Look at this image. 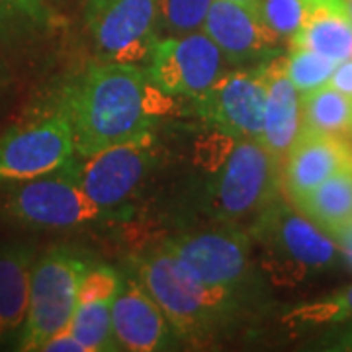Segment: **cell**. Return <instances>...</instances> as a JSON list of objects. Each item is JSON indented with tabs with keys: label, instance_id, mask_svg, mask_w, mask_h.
<instances>
[{
	"label": "cell",
	"instance_id": "cell-1",
	"mask_svg": "<svg viewBox=\"0 0 352 352\" xmlns=\"http://www.w3.org/2000/svg\"><path fill=\"white\" fill-rule=\"evenodd\" d=\"M57 98L71 122L75 153L87 157L155 131L164 96L141 65L98 63L69 80Z\"/></svg>",
	"mask_w": 352,
	"mask_h": 352
},
{
	"label": "cell",
	"instance_id": "cell-2",
	"mask_svg": "<svg viewBox=\"0 0 352 352\" xmlns=\"http://www.w3.org/2000/svg\"><path fill=\"white\" fill-rule=\"evenodd\" d=\"M196 212L212 223L249 227L282 196L280 163L261 141L210 127L196 143Z\"/></svg>",
	"mask_w": 352,
	"mask_h": 352
},
{
	"label": "cell",
	"instance_id": "cell-3",
	"mask_svg": "<svg viewBox=\"0 0 352 352\" xmlns=\"http://www.w3.org/2000/svg\"><path fill=\"white\" fill-rule=\"evenodd\" d=\"M126 270L138 278L178 337L190 344L212 342L237 327L256 300L235 289L194 280L163 247L133 254Z\"/></svg>",
	"mask_w": 352,
	"mask_h": 352
},
{
	"label": "cell",
	"instance_id": "cell-4",
	"mask_svg": "<svg viewBox=\"0 0 352 352\" xmlns=\"http://www.w3.org/2000/svg\"><path fill=\"white\" fill-rule=\"evenodd\" d=\"M247 229L256 266L274 286H302L342 264L337 243L288 200L278 198Z\"/></svg>",
	"mask_w": 352,
	"mask_h": 352
},
{
	"label": "cell",
	"instance_id": "cell-5",
	"mask_svg": "<svg viewBox=\"0 0 352 352\" xmlns=\"http://www.w3.org/2000/svg\"><path fill=\"white\" fill-rule=\"evenodd\" d=\"M71 161L53 173L8 186L0 201L2 217L30 229L65 231L116 223L133 214V208L110 210L90 200L76 182Z\"/></svg>",
	"mask_w": 352,
	"mask_h": 352
},
{
	"label": "cell",
	"instance_id": "cell-6",
	"mask_svg": "<svg viewBox=\"0 0 352 352\" xmlns=\"http://www.w3.org/2000/svg\"><path fill=\"white\" fill-rule=\"evenodd\" d=\"M163 249L190 276L208 286H219L258 298V266L249 229L233 223L178 233Z\"/></svg>",
	"mask_w": 352,
	"mask_h": 352
},
{
	"label": "cell",
	"instance_id": "cell-7",
	"mask_svg": "<svg viewBox=\"0 0 352 352\" xmlns=\"http://www.w3.org/2000/svg\"><path fill=\"white\" fill-rule=\"evenodd\" d=\"M94 258L71 245H53L38 254L32 284L24 337L18 351H39L45 340L69 327L75 314L78 286Z\"/></svg>",
	"mask_w": 352,
	"mask_h": 352
},
{
	"label": "cell",
	"instance_id": "cell-8",
	"mask_svg": "<svg viewBox=\"0 0 352 352\" xmlns=\"http://www.w3.org/2000/svg\"><path fill=\"white\" fill-rule=\"evenodd\" d=\"M75 155L71 122L55 96L0 135V186L53 173Z\"/></svg>",
	"mask_w": 352,
	"mask_h": 352
},
{
	"label": "cell",
	"instance_id": "cell-9",
	"mask_svg": "<svg viewBox=\"0 0 352 352\" xmlns=\"http://www.w3.org/2000/svg\"><path fill=\"white\" fill-rule=\"evenodd\" d=\"M82 20L100 61L149 63L159 36L155 0H82Z\"/></svg>",
	"mask_w": 352,
	"mask_h": 352
},
{
	"label": "cell",
	"instance_id": "cell-10",
	"mask_svg": "<svg viewBox=\"0 0 352 352\" xmlns=\"http://www.w3.org/2000/svg\"><path fill=\"white\" fill-rule=\"evenodd\" d=\"M155 164V131L118 143L87 157L75 155L71 166L76 182L102 208H129Z\"/></svg>",
	"mask_w": 352,
	"mask_h": 352
},
{
	"label": "cell",
	"instance_id": "cell-11",
	"mask_svg": "<svg viewBox=\"0 0 352 352\" xmlns=\"http://www.w3.org/2000/svg\"><path fill=\"white\" fill-rule=\"evenodd\" d=\"M227 67L219 47L198 30L159 39L145 71L164 96L192 100L212 87Z\"/></svg>",
	"mask_w": 352,
	"mask_h": 352
},
{
	"label": "cell",
	"instance_id": "cell-12",
	"mask_svg": "<svg viewBox=\"0 0 352 352\" xmlns=\"http://www.w3.org/2000/svg\"><path fill=\"white\" fill-rule=\"evenodd\" d=\"M192 102L206 126L233 138L261 141L266 106L264 65L227 69Z\"/></svg>",
	"mask_w": 352,
	"mask_h": 352
},
{
	"label": "cell",
	"instance_id": "cell-13",
	"mask_svg": "<svg viewBox=\"0 0 352 352\" xmlns=\"http://www.w3.org/2000/svg\"><path fill=\"white\" fill-rule=\"evenodd\" d=\"M201 32L219 47L229 67H258L280 55L276 34L252 6L233 0H212Z\"/></svg>",
	"mask_w": 352,
	"mask_h": 352
},
{
	"label": "cell",
	"instance_id": "cell-14",
	"mask_svg": "<svg viewBox=\"0 0 352 352\" xmlns=\"http://www.w3.org/2000/svg\"><path fill=\"white\" fill-rule=\"evenodd\" d=\"M112 331L120 351L127 352L176 351L184 342L159 303L127 270L112 303Z\"/></svg>",
	"mask_w": 352,
	"mask_h": 352
},
{
	"label": "cell",
	"instance_id": "cell-15",
	"mask_svg": "<svg viewBox=\"0 0 352 352\" xmlns=\"http://www.w3.org/2000/svg\"><path fill=\"white\" fill-rule=\"evenodd\" d=\"M352 164V145L346 138L302 127L280 166L282 194L294 201L327 178Z\"/></svg>",
	"mask_w": 352,
	"mask_h": 352
},
{
	"label": "cell",
	"instance_id": "cell-16",
	"mask_svg": "<svg viewBox=\"0 0 352 352\" xmlns=\"http://www.w3.org/2000/svg\"><path fill=\"white\" fill-rule=\"evenodd\" d=\"M122 280L124 270L96 261L80 280L69 329L88 352L120 351L112 331V303L122 288Z\"/></svg>",
	"mask_w": 352,
	"mask_h": 352
},
{
	"label": "cell",
	"instance_id": "cell-17",
	"mask_svg": "<svg viewBox=\"0 0 352 352\" xmlns=\"http://www.w3.org/2000/svg\"><path fill=\"white\" fill-rule=\"evenodd\" d=\"M36 258L38 247L32 241L0 239V349H20Z\"/></svg>",
	"mask_w": 352,
	"mask_h": 352
},
{
	"label": "cell",
	"instance_id": "cell-18",
	"mask_svg": "<svg viewBox=\"0 0 352 352\" xmlns=\"http://www.w3.org/2000/svg\"><path fill=\"white\" fill-rule=\"evenodd\" d=\"M266 80V106L261 143L276 159L280 166L289 147L302 131V104L300 92L289 82L284 71V55L264 63Z\"/></svg>",
	"mask_w": 352,
	"mask_h": 352
},
{
	"label": "cell",
	"instance_id": "cell-19",
	"mask_svg": "<svg viewBox=\"0 0 352 352\" xmlns=\"http://www.w3.org/2000/svg\"><path fill=\"white\" fill-rule=\"evenodd\" d=\"M289 47L321 53L335 63L352 57V22L342 0H311Z\"/></svg>",
	"mask_w": 352,
	"mask_h": 352
},
{
	"label": "cell",
	"instance_id": "cell-20",
	"mask_svg": "<svg viewBox=\"0 0 352 352\" xmlns=\"http://www.w3.org/2000/svg\"><path fill=\"white\" fill-rule=\"evenodd\" d=\"M65 25L63 12L47 0H0V47L36 50Z\"/></svg>",
	"mask_w": 352,
	"mask_h": 352
},
{
	"label": "cell",
	"instance_id": "cell-21",
	"mask_svg": "<svg viewBox=\"0 0 352 352\" xmlns=\"http://www.w3.org/2000/svg\"><path fill=\"white\" fill-rule=\"evenodd\" d=\"M300 214L327 235L352 223V164L327 178L319 186L289 201Z\"/></svg>",
	"mask_w": 352,
	"mask_h": 352
},
{
	"label": "cell",
	"instance_id": "cell-22",
	"mask_svg": "<svg viewBox=\"0 0 352 352\" xmlns=\"http://www.w3.org/2000/svg\"><path fill=\"white\" fill-rule=\"evenodd\" d=\"M302 127L325 131L340 138L352 135V96L331 85L300 94Z\"/></svg>",
	"mask_w": 352,
	"mask_h": 352
},
{
	"label": "cell",
	"instance_id": "cell-23",
	"mask_svg": "<svg viewBox=\"0 0 352 352\" xmlns=\"http://www.w3.org/2000/svg\"><path fill=\"white\" fill-rule=\"evenodd\" d=\"M280 323L289 331L331 329L342 323H352V284L335 289L319 300L289 307L280 317Z\"/></svg>",
	"mask_w": 352,
	"mask_h": 352
},
{
	"label": "cell",
	"instance_id": "cell-24",
	"mask_svg": "<svg viewBox=\"0 0 352 352\" xmlns=\"http://www.w3.org/2000/svg\"><path fill=\"white\" fill-rule=\"evenodd\" d=\"M337 63L321 53L302 47H289L284 55V71L300 94L327 85Z\"/></svg>",
	"mask_w": 352,
	"mask_h": 352
},
{
	"label": "cell",
	"instance_id": "cell-25",
	"mask_svg": "<svg viewBox=\"0 0 352 352\" xmlns=\"http://www.w3.org/2000/svg\"><path fill=\"white\" fill-rule=\"evenodd\" d=\"M159 30L166 36H182L201 30L212 0H155Z\"/></svg>",
	"mask_w": 352,
	"mask_h": 352
},
{
	"label": "cell",
	"instance_id": "cell-26",
	"mask_svg": "<svg viewBox=\"0 0 352 352\" xmlns=\"http://www.w3.org/2000/svg\"><path fill=\"white\" fill-rule=\"evenodd\" d=\"M309 4L311 0H254L252 8L278 38L289 41L307 16Z\"/></svg>",
	"mask_w": 352,
	"mask_h": 352
},
{
	"label": "cell",
	"instance_id": "cell-27",
	"mask_svg": "<svg viewBox=\"0 0 352 352\" xmlns=\"http://www.w3.org/2000/svg\"><path fill=\"white\" fill-rule=\"evenodd\" d=\"M41 352H88L87 346L76 339L75 335L71 333V329L67 327L59 333H55L53 337L45 340L41 344Z\"/></svg>",
	"mask_w": 352,
	"mask_h": 352
},
{
	"label": "cell",
	"instance_id": "cell-28",
	"mask_svg": "<svg viewBox=\"0 0 352 352\" xmlns=\"http://www.w3.org/2000/svg\"><path fill=\"white\" fill-rule=\"evenodd\" d=\"M327 85L333 88H337L342 94H349L352 96V57L351 59H344L335 67L333 75L329 78Z\"/></svg>",
	"mask_w": 352,
	"mask_h": 352
},
{
	"label": "cell",
	"instance_id": "cell-29",
	"mask_svg": "<svg viewBox=\"0 0 352 352\" xmlns=\"http://www.w3.org/2000/svg\"><path fill=\"white\" fill-rule=\"evenodd\" d=\"M331 333V339L323 340V349L329 351H352V325L351 323H342Z\"/></svg>",
	"mask_w": 352,
	"mask_h": 352
},
{
	"label": "cell",
	"instance_id": "cell-30",
	"mask_svg": "<svg viewBox=\"0 0 352 352\" xmlns=\"http://www.w3.org/2000/svg\"><path fill=\"white\" fill-rule=\"evenodd\" d=\"M329 237L337 243L340 256H342V264H346L352 270V223L351 226L342 227L339 231H335V233L329 235Z\"/></svg>",
	"mask_w": 352,
	"mask_h": 352
},
{
	"label": "cell",
	"instance_id": "cell-31",
	"mask_svg": "<svg viewBox=\"0 0 352 352\" xmlns=\"http://www.w3.org/2000/svg\"><path fill=\"white\" fill-rule=\"evenodd\" d=\"M14 87V73L8 61L0 53V100H4Z\"/></svg>",
	"mask_w": 352,
	"mask_h": 352
},
{
	"label": "cell",
	"instance_id": "cell-32",
	"mask_svg": "<svg viewBox=\"0 0 352 352\" xmlns=\"http://www.w3.org/2000/svg\"><path fill=\"white\" fill-rule=\"evenodd\" d=\"M53 8H57L59 12H63V10H67V8H73V6H76V4H80L82 0H47Z\"/></svg>",
	"mask_w": 352,
	"mask_h": 352
},
{
	"label": "cell",
	"instance_id": "cell-33",
	"mask_svg": "<svg viewBox=\"0 0 352 352\" xmlns=\"http://www.w3.org/2000/svg\"><path fill=\"white\" fill-rule=\"evenodd\" d=\"M342 2H344L346 14H349V18H351V22H352V0H342Z\"/></svg>",
	"mask_w": 352,
	"mask_h": 352
},
{
	"label": "cell",
	"instance_id": "cell-34",
	"mask_svg": "<svg viewBox=\"0 0 352 352\" xmlns=\"http://www.w3.org/2000/svg\"><path fill=\"white\" fill-rule=\"evenodd\" d=\"M233 2H241V4H247V6H252L254 0H233Z\"/></svg>",
	"mask_w": 352,
	"mask_h": 352
}]
</instances>
